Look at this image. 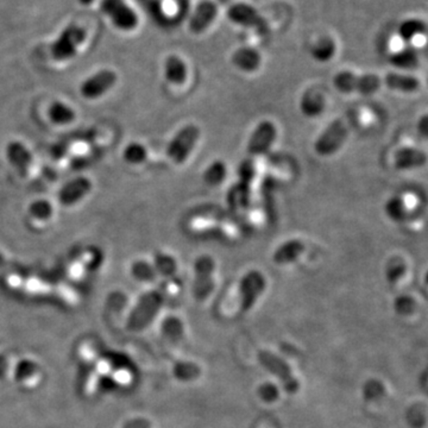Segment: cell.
<instances>
[{
  "instance_id": "6",
  "label": "cell",
  "mask_w": 428,
  "mask_h": 428,
  "mask_svg": "<svg viewBox=\"0 0 428 428\" xmlns=\"http://www.w3.org/2000/svg\"><path fill=\"white\" fill-rule=\"evenodd\" d=\"M100 10L118 29L131 31L139 26V16L125 0H101Z\"/></svg>"
},
{
  "instance_id": "15",
  "label": "cell",
  "mask_w": 428,
  "mask_h": 428,
  "mask_svg": "<svg viewBox=\"0 0 428 428\" xmlns=\"http://www.w3.org/2000/svg\"><path fill=\"white\" fill-rule=\"evenodd\" d=\"M306 250V245L303 240H290L282 243L278 248L274 251V263L278 265H290L298 260Z\"/></svg>"
},
{
  "instance_id": "26",
  "label": "cell",
  "mask_w": 428,
  "mask_h": 428,
  "mask_svg": "<svg viewBox=\"0 0 428 428\" xmlns=\"http://www.w3.org/2000/svg\"><path fill=\"white\" fill-rule=\"evenodd\" d=\"M124 160L129 164H142L144 161L147 160L148 150L147 148L139 142H134L129 144L124 150Z\"/></svg>"
},
{
  "instance_id": "2",
  "label": "cell",
  "mask_w": 428,
  "mask_h": 428,
  "mask_svg": "<svg viewBox=\"0 0 428 428\" xmlns=\"http://www.w3.org/2000/svg\"><path fill=\"white\" fill-rule=\"evenodd\" d=\"M333 84L340 92L371 94L381 87V80L375 74L357 75L353 71H344L333 78Z\"/></svg>"
},
{
  "instance_id": "18",
  "label": "cell",
  "mask_w": 428,
  "mask_h": 428,
  "mask_svg": "<svg viewBox=\"0 0 428 428\" xmlns=\"http://www.w3.org/2000/svg\"><path fill=\"white\" fill-rule=\"evenodd\" d=\"M250 202V185L240 182L232 187L227 194V204L232 210L242 211L247 208Z\"/></svg>"
},
{
  "instance_id": "8",
  "label": "cell",
  "mask_w": 428,
  "mask_h": 428,
  "mask_svg": "<svg viewBox=\"0 0 428 428\" xmlns=\"http://www.w3.org/2000/svg\"><path fill=\"white\" fill-rule=\"evenodd\" d=\"M267 287V281L263 274L257 270H251L244 275L240 285V307L243 311L251 310Z\"/></svg>"
},
{
  "instance_id": "4",
  "label": "cell",
  "mask_w": 428,
  "mask_h": 428,
  "mask_svg": "<svg viewBox=\"0 0 428 428\" xmlns=\"http://www.w3.org/2000/svg\"><path fill=\"white\" fill-rule=\"evenodd\" d=\"M215 262L208 255L197 257L194 263L193 295L197 301H205L214 289Z\"/></svg>"
},
{
  "instance_id": "19",
  "label": "cell",
  "mask_w": 428,
  "mask_h": 428,
  "mask_svg": "<svg viewBox=\"0 0 428 428\" xmlns=\"http://www.w3.org/2000/svg\"><path fill=\"white\" fill-rule=\"evenodd\" d=\"M300 109L306 117H318L325 109V99L316 93H306L300 101Z\"/></svg>"
},
{
  "instance_id": "27",
  "label": "cell",
  "mask_w": 428,
  "mask_h": 428,
  "mask_svg": "<svg viewBox=\"0 0 428 428\" xmlns=\"http://www.w3.org/2000/svg\"><path fill=\"white\" fill-rule=\"evenodd\" d=\"M155 270L156 273L162 274L164 276H170L177 273V263L174 257L167 253H157L155 256Z\"/></svg>"
},
{
  "instance_id": "10",
  "label": "cell",
  "mask_w": 428,
  "mask_h": 428,
  "mask_svg": "<svg viewBox=\"0 0 428 428\" xmlns=\"http://www.w3.org/2000/svg\"><path fill=\"white\" fill-rule=\"evenodd\" d=\"M117 79V74L111 69L98 71L82 82L80 87L81 94L89 100L99 99L114 87Z\"/></svg>"
},
{
  "instance_id": "31",
  "label": "cell",
  "mask_w": 428,
  "mask_h": 428,
  "mask_svg": "<svg viewBox=\"0 0 428 428\" xmlns=\"http://www.w3.org/2000/svg\"><path fill=\"white\" fill-rule=\"evenodd\" d=\"M237 174H238V177H240V182L250 185L252 180H253V177L256 175V167H255L253 161H252L251 159L244 160L243 162L240 164L238 172H237Z\"/></svg>"
},
{
  "instance_id": "23",
  "label": "cell",
  "mask_w": 428,
  "mask_h": 428,
  "mask_svg": "<svg viewBox=\"0 0 428 428\" xmlns=\"http://www.w3.org/2000/svg\"><path fill=\"white\" fill-rule=\"evenodd\" d=\"M336 42L332 38L323 37L312 48V56L319 62H328L336 55Z\"/></svg>"
},
{
  "instance_id": "33",
  "label": "cell",
  "mask_w": 428,
  "mask_h": 428,
  "mask_svg": "<svg viewBox=\"0 0 428 428\" xmlns=\"http://www.w3.org/2000/svg\"><path fill=\"white\" fill-rule=\"evenodd\" d=\"M82 5H91L94 0H79Z\"/></svg>"
},
{
  "instance_id": "30",
  "label": "cell",
  "mask_w": 428,
  "mask_h": 428,
  "mask_svg": "<svg viewBox=\"0 0 428 428\" xmlns=\"http://www.w3.org/2000/svg\"><path fill=\"white\" fill-rule=\"evenodd\" d=\"M391 62L400 66V67L408 68L411 67L413 64H416V55L413 49L406 48L402 51H396L395 54L391 55Z\"/></svg>"
},
{
  "instance_id": "13",
  "label": "cell",
  "mask_w": 428,
  "mask_h": 428,
  "mask_svg": "<svg viewBox=\"0 0 428 428\" xmlns=\"http://www.w3.org/2000/svg\"><path fill=\"white\" fill-rule=\"evenodd\" d=\"M217 17V6L212 1H202L197 5L193 17L189 21V29L193 34H202Z\"/></svg>"
},
{
  "instance_id": "21",
  "label": "cell",
  "mask_w": 428,
  "mask_h": 428,
  "mask_svg": "<svg viewBox=\"0 0 428 428\" xmlns=\"http://www.w3.org/2000/svg\"><path fill=\"white\" fill-rule=\"evenodd\" d=\"M426 31H427L426 23L418 18H411V19L402 21L399 28L400 37L407 42L413 41L418 36L424 35Z\"/></svg>"
},
{
  "instance_id": "28",
  "label": "cell",
  "mask_w": 428,
  "mask_h": 428,
  "mask_svg": "<svg viewBox=\"0 0 428 428\" xmlns=\"http://www.w3.org/2000/svg\"><path fill=\"white\" fill-rule=\"evenodd\" d=\"M30 214L37 220H48L53 215V206L46 200H37L30 205Z\"/></svg>"
},
{
  "instance_id": "9",
  "label": "cell",
  "mask_w": 428,
  "mask_h": 428,
  "mask_svg": "<svg viewBox=\"0 0 428 428\" xmlns=\"http://www.w3.org/2000/svg\"><path fill=\"white\" fill-rule=\"evenodd\" d=\"M277 137V129L270 121H263L255 127L249 139L248 150L250 156H262L267 154L273 147Z\"/></svg>"
},
{
  "instance_id": "3",
  "label": "cell",
  "mask_w": 428,
  "mask_h": 428,
  "mask_svg": "<svg viewBox=\"0 0 428 428\" xmlns=\"http://www.w3.org/2000/svg\"><path fill=\"white\" fill-rule=\"evenodd\" d=\"M348 134V126L343 119L333 121L315 141V152L323 157L335 155L344 145Z\"/></svg>"
},
{
  "instance_id": "1",
  "label": "cell",
  "mask_w": 428,
  "mask_h": 428,
  "mask_svg": "<svg viewBox=\"0 0 428 428\" xmlns=\"http://www.w3.org/2000/svg\"><path fill=\"white\" fill-rule=\"evenodd\" d=\"M200 134L202 131L199 129V126L194 124H188L181 127L167 147V156L172 162L175 164L185 163L197 145Z\"/></svg>"
},
{
  "instance_id": "7",
  "label": "cell",
  "mask_w": 428,
  "mask_h": 428,
  "mask_svg": "<svg viewBox=\"0 0 428 428\" xmlns=\"http://www.w3.org/2000/svg\"><path fill=\"white\" fill-rule=\"evenodd\" d=\"M258 358H260V364L281 381L285 391L290 394H294L298 391L300 384H298V380L293 376L292 369L283 359L269 351H260Z\"/></svg>"
},
{
  "instance_id": "5",
  "label": "cell",
  "mask_w": 428,
  "mask_h": 428,
  "mask_svg": "<svg viewBox=\"0 0 428 428\" xmlns=\"http://www.w3.org/2000/svg\"><path fill=\"white\" fill-rule=\"evenodd\" d=\"M86 39V30L76 24H71L63 30L51 46V55L57 61H66L76 54L78 48Z\"/></svg>"
},
{
  "instance_id": "32",
  "label": "cell",
  "mask_w": 428,
  "mask_h": 428,
  "mask_svg": "<svg viewBox=\"0 0 428 428\" xmlns=\"http://www.w3.org/2000/svg\"><path fill=\"white\" fill-rule=\"evenodd\" d=\"M109 369V366L105 361H101L100 363L98 364V370H99V373H101V374H107V373H109L107 370Z\"/></svg>"
},
{
  "instance_id": "11",
  "label": "cell",
  "mask_w": 428,
  "mask_h": 428,
  "mask_svg": "<svg viewBox=\"0 0 428 428\" xmlns=\"http://www.w3.org/2000/svg\"><path fill=\"white\" fill-rule=\"evenodd\" d=\"M92 182L87 177H76L63 186L59 192V202L63 206H73L89 195Z\"/></svg>"
},
{
  "instance_id": "24",
  "label": "cell",
  "mask_w": 428,
  "mask_h": 428,
  "mask_svg": "<svg viewBox=\"0 0 428 428\" xmlns=\"http://www.w3.org/2000/svg\"><path fill=\"white\" fill-rule=\"evenodd\" d=\"M386 84H388V87L402 92H413L419 87V81L416 80V78L401 75L396 73H391L386 75Z\"/></svg>"
},
{
  "instance_id": "20",
  "label": "cell",
  "mask_w": 428,
  "mask_h": 428,
  "mask_svg": "<svg viewBox=\"0 0 428 428\" xmlns=\"http://www.w3.org/2000/svg\"><path fill=\"white\" fill-rule=\"evenodd\" d=\"M162 300H163L162 294H160L159 292L148 293L143 296L141 303H139L137 313L142 315L144 320L150 319L160 310Z\"/></svg>"
},
{
  "instance_id": "17",
  "label": "cell",
  "mask_w": 428,
  "mask_h": 428,
  "mask_svg": "<svg viewBox=\"0 0 428 428\" xmlns=\"http://www.w3.org/2000/svg\"><path fill=\"white\" fill-rule=\"evenodd\" d=\"M164 75L170 84H184L188 76L187 64L177 55H170L164 63Z\"/></svg>"
},
{
  "instance_id": "22",
  "label": "cell",
  "mask_w": 428,
  "mask_h": 428,
  "mask_svg": "<svg viewBox=\"0 0 428 428\" xmlns=\"http://www.w3.org/2000/svg\"><path fill=\"white\" fill-rule=\"evenodd\" d=\"M49 117L57 125H67L75 119V112L67 104L56 101L49 109Z\"/></svg>"
},
{
  "instance_id": "25",
  "label": "cell",
  "mask_w": 428,
  "mask_h": 428,
  "mask_svg": "<svg viewBox=\"0 0 428 428\" xmlns=\"http://www.w3.org/2000/svg\"><path fill=\"white\" fill-rule=\"evenodd\" d=\"M227 175L226 164L224 163L223 161L217 160L206 168L204 172V181L207 185L215 187V186L222 185L225 177Z\"/></svg>"
},
{
  "instance_id": "16",
  "label": "cell",
  "mask_w": 428,
  "mask_h": 428,
  "mask_svg": "<svg viewBox=\"0 0 428 428\" xmlns=\"http://www.w3.org/2000/svg\"><path fill=\"white\" fill-rule=\"evenodd\" d=\"M262 56L256 49L252 48H240L232 55V63L240 71L252 73L260 68Z\"/></svg>"
},
{
  "instance_id": "14",
  "label": "cell",
  "mask_w": 428,
  "mask_h": 428,
  "mask_svg": "<svg viewBox=\"0 0 428 428\" xmlns=\"http://www.w3.org/2000/svg\"><path fill=\"white\" fill-rule=\"evenodd\" d=\"M227 16L237 24L244 26H256L265 29V23L263 18L260 17V13L252 6L247 4H235L229 10Z\"/></svg>"
},
{
  "instance_id": "29",
  "label": "cell",
  "mask_w": 428,
  "mask_h": 428,
  "mask_svg": "<svg viewBox=\"0 0 428 428\" xmlns=\"http://www.w3.org/2000/svg\"><path fill=\"white\" fill-rule=\"evenodd\" d=\"M132 274L142 281H152L156 277L155 267L144 260H139L132 265Z\"/></svg>"
},
{
  "instance_id": "12",
  "label": "cell",
  "mask_w": 428,
  "mask_h": 428,
  "mask_svg": "<svg viewBox=\"0 0 428 428\" xmlns=\"http://www.w3.org/2000/svg\"><path fill=\"white\" fill-rule=\"evenodd\" d=\"M6 157L10 163L21 174H29L33 168L34 157L23 143L10 142L6 147Z\"/></svg>"
}]
</instances>
